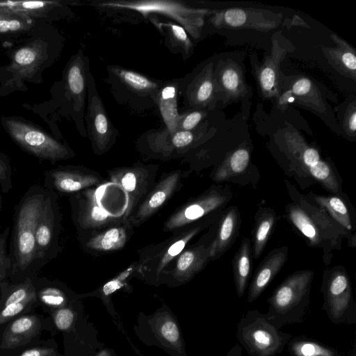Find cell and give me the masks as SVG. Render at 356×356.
<instances>
[{"label":"cell","mask_w":356,"mask_h":356,"mask_svg":"<svg viewBox=\"0 0 356 356\" xmlns=\"http://www.w3.org/2000/svg\"><path fill=\"white\" fill-rule=\"evenodd\" d=\"M284 182L292 201L285 207L288 220L306 238L310 247L322 249L326 265L332 259V251L341 248L343 239H347L349 246L355 247V239L322 208L300 193L290 181Z\"/></svg>","instance_id":"1"},{"label":"cell","mask_w":356,"mask_h":356,"mask_svg":"<svg viewBox=\"0 0 356 356\" xmlns=\"http://www.w3.org/2000/svg\"><path fill=\"white\" fill-rule=\"evenodd\" d=\"M46 195L42 186H31L15 207L8 250L12 261L11 282L37 277L33 273L35 234Z\"/></svg>","instance_id":"2"},{"label":"cell","mask_w":356,"mask_h":356,"mask_svg":"<svg viewBox=\"0 0 356 356\" xmlns=\"http://www.w3.org/2000/svg\"><path fill=\"white\" fill-rule=\"evenodd\" d=\"M286 161L285 174L295 179L302 189L317 183L334 195H343L341 179L334 166L321 158L318 150L307 144L296 131H286L280 145Z\"/></svg>","instance_id":"3"},{"label":"cell","mask_w":356,"mask_h":356,"mask_svg":"<svg viewBox=\"0 0 356 356\" xmlns=\"http://www.w3.org/2000/svg\"><path fill=\"white\" fill-rule=\"evenodd\" d=\"M314 272L298 270L288 276L267 300L266 318L277 328L302 323L306 313Z\"/></svg>","instance_id":"4"},{"label":"cell","mask_w":356,"mask_h":356,"mask_svg":"<svg viewBox=\"0 0 356 356\" xmlns=\"http://www.w3.org/2000/svg\"><path fill=\"white\" fill-rule=\"evenodd\" d=\"M237 339L252 356L275 355L283 351L291 335L273 325L258 310H250L237 325Z\"/></svg>","instance_id":"5"},{"label":"cell","mask_w":356,"mask_h":356,"mask_svg":"<svg viewBox=\"0 0 356 356\" xmlns=\"http://www.w3.org/2000/svg\"><path fill=\"white\" fill-rule=\"evenodd\" d=\"M2 122L13 140L40 160L54 163L73 156L68 147L31 123L14 118H4Z\"/></svg>","instance_id":"6"},{"label":"cell","mask_w":356,"mask_h":356,"mask_svg":"<svg viewBox=\"0 0 356 356\" xmlns=\"http://www.w3.org/2000/svg\"><path fill=\"white\" fill-rule=\"evenodd\" d=\"M100 6L131 10L144 16L151 13L166 15L179 23L194 39L200 36L205 16L213 14L215 11L194 8L181 2L166 0L113 1L102 3Z\"/></svg>","instance_id":"7"},{"label":"cell","mask_w":356,"mask_h":356,"mask_svg":"<svg viewBox=\"0 0 356 356\" xmlns=\"http://www.w3.org/2000/svg\"><path fill=\"white\" fill-rule=\"evenodd\" d=\"M321 291L324 299L323 309L332 323H355L356 309L351 282L343 267L337 266L325 270Z\"/></svg>","instance_id":"8"},{"label":"cell","mask_w":356,"mask_h":356,"mask_svg":"<svg viewBox=\"0 0 356 356\" xmlns=\"http://www.w3.org/2000/svg\"><path fill=\"white\" fill-rule=\"evenodd\" d=\"M58 197L55 192L47 191L42 211L37 224L33 264V273L36 276L41 268L54 259L60 251L61 214Z\"/></svg>","instance_id":"9"},{"label":"cell","mask_w":356,"mask_h":356,"mask_svg":"<svg viewBox=\"0 0 356 356\" xmlns=\"http://www.w3.org/2000/svg\"><path fill=\"white\" fill-rule=\"evenodd\" d=\"M211 22L217 28L251 29L269 31L280 25L282 13L252 8H230L215 10Z\"/></svg>","instance_id":"10"},{"label":"cell","mask_w":356,"mask_h":356,"mask_svg":"<svg viewBox=\"0 0 356 356\" xmlns=\"http://www.w3.org/2000/svg\"><path fill=\"white\" fill-rule=\"evenodd\" d=\"M272 39L269 55L265 56L261 65H253V72L261 95L266 99H278L282 88L281 62L294 47L289 40L281 35Z\"/></svg>","instance_id":"11"},{"label":"cell","mask_w":356,"mask_h":356,"mask_svg":"<svg viewBox=\"0 0 356 356\" xmlns=\"http://www.w3.org/2000/svg\"><path fill=\"white\" fill-rule=\"evenodd\" d=\"M232 197V193L228 189L213 186L200 197L187 203L172 215L165 224V229L170 231L179 228L222 209Z\"/></svg>","instance_id":"12"},{"label":"cell","mask_w":356,"mask_h":356,"mask_svg":"<svg viewBox=\"0 0 356 356\" xmlns=\"http://www.w3.org/2000/svg\"><path fill=\"white\" fill-rule=\"evenodd\" d=\"M33 278L16 283L8 280L0 284V327L39 304Z\"/></svg>","instance_id":"13"},{"label":"cell","mask_w":356,"mask_h":356,"mask_svg":"<svg viewBox=\"0 0 356 356\" xmlns=\"http://www.w3.org/2000/svg\"><path fill=\"white\" fill-rule=\"evenodd\" d=\"M281 93L277 106L285 110L289 103L295 102L316 112L324 113L327 108L322 95L316 84L303 76H288L282 74Z\"/></svg>","instance_id":"14"},{"label":"cell","mask_w":356,"mask_h":356,"mask_svg":"<svg viewBox=\"0 0 356 356\" xmlns=\"http://www.w3.org/2000/svg\"><path fill=\"white\" fill-rule=\"evenodd\" d=\"M99 177L73 166H58L44 174L43 187L58 194H72L96 185Z\"/></svg>","instance_id":"15"},{"label":"cell","mask_w":356,"mask_h":356,"mask_svg":"<svg viewBox=\"0 0 356 356\" xmlns=\"http://www.w3.org/2000/svg\"><path fill=\"white\" fill-rule=\"evenodd\" d=\"M213 74L217 98L224 103L240 99L248 94L244 72L234 60H219Z\"/></svg>","instance_id":"16"},{"label":"cell","mask_w":356,"mask_h":356,"mask_svg":"<svg viewBox=\"0 0 356 356\" xmlns=\"http://www.w3.org/2000/svg\"><path fill=\"white\" fill-rule=\"evenodd\" d=\"M73 219L81 229L97 228L117 221L115 216L102 208L94 191H83L71 198Z\"/></svg>","instance_id":"17"},{"label":"cell","mask_w":356,"mask_h":356,"mask_svg":"<svg viewBox=\"0 0 356 356\" xmlns=\"http://www.w3.org/2000/svg\"><path fill=\"white\" fill-rule=\"evenodd\" d=\"M41 318L24 314L10 321L0 336V350H14L37 338L42 330Z\"/></svg>","instance_id":"18"},{"label":"cell","mask_w":356,"mask_h":356,"mask_svg":"<svg viewBox=\"0 0 356 356\" xmlns=\"http://www.w3.org/2000/svg\"><path fill=\"white\" fill-rule=\"evenodd\" d=\"M110 178L124 191L127 203L126 215H129L147 191L150 181L148 170L143 167L121 168L112 170Z\"/></svg>","instance_id":"19"},{"label":"cell","mask_w":356,"mask_h":356,"mask_svg":"<svg viewBox=\"0 0 356 356\" xmlns=\"http://www.w3.org/2000/svg\"><path fill=\"white\" fill-rule=\"evenodd\" d=\"M289 248L281 247L272 250L255 271L248 293V301L255 300L273 281L288 258Z\"/></svg>","instance_id":"20"},{"label":"cell","mask_w":356,"mask_h":356,"mask_svg":"<svg viewBox=\"0 0 356 356\" xmlns=\"http://www.w3.org/2000/svg\"><path fill=\"white\" fill-rule=\"evenodd\" d=\"M181 174L173 172L163 177L130 218L133 225H138L157 211L178 186Z\"/></svg>","instance_id":"21"},{"label":"cell","mask_w":356,"mask_h":356,"mask_svg":"<svg viewBox=\"0 0 356 356\" xmlns=\"http://www.w3.org/2000/svg\"><path fill=\"white\" fill-rule=\"evenodd\" d=\"M240 223V212L236 207L230 206L222 212L216 234L209 244L210 260L220 258L231 248L238 236Z\"/></svg>","instance_id":"22"},{"label":"cell","mask_w":356,"mask_h":356,"mask_svg":"<svg viewBox=\"0 0 356 356\" xmlns=\"http://www.w3.org/2000/svg\"><path fill=\"white\" fill-rule=\"evenodd\" d=\"M148 333H152L153 343L163 348L181 350L183 346L181 332L175 317L168 312H156L147 319Z\"/></svg>","instance_id":"23"},{"label":"cell","mask_w":356,"mask_h":356,"mask_svg":"<svg viewBox=\"0 0 356 356\" xmlns=\"http://www.w3.org/2000/svg\"><path fill=\"white\" fill-rule=\"evenodd\" d=\"M209 243H202L183 250L177 257L172 277L179 282L188 281L210 260Z\"/></svg>","instance_id":"24"},{"label":"cell","mask_w":356,"mask_h":356,"mask_svg":"<svg viewBox=\"0 0 356 356\" xmlns=\"http://www.w3.org/2000/svg\"><path fill=\"white\" fill-rule=\"evenodd\" d=\"M334 47L321 46L328 63L344 76L356 80V52L355 49L336 33L330 35Z\"/></svg>","instance_id":"25"},{"label":"cell","mask_w":356,"mask_h":356,"mask_svg":"<svg viewBox=\"0 0 356 356\" xmlns=\"http://www.w3.org/2000/svg\"><path fill=\"white\" fill-rule=\"evenodd\" d=\"M315 204L322 208L334 220L339 224L353 238L355 239V215H352L350 205L341 195H321L310 192L305 195Z\"/></svg>","instance_id":"26"},{"label":"cell","mask_w":356,"mask_h":356,"mask_svg":"<svg viewBox=\"0 0 356 356\" xmlns=\"http://www.w3.org/2000/svg\"><path fill=\"white\" fill-rule=\"evenodd\" d=\"M44 46L38 40L17 49L13 55L10 68L19 78H31L44 62Z\"/></svg>","instance_id":"27"},{"label":"cell","mask_w":356,"mask_h":356,"mask_svg":"<svg viewBox=\"0 0 356 356\" xmlns=\"http://www.w3.org/2000/svg\"><path fill=\"white\" fill-rule=\"evenodd\" d=\"M251 157L250 148L241 145L229 152L214 171L212 178L216 183L235 181L248 170Z\"/></svg>","instance_id":"28"},{"label":"cell","mask_w":356,"mask_h":356,"mask_svg":"<svg viewBox=\"0 0 356 356\" xmlns=\"http://www.w3.org/2000/svg\"><path fill=\"white\" fill-rule=\"evenodd\" d=\"M277 221V215L270 207H260L256 212L252 230L253 259H258L262 254L274 231Z\"/></svg>","instance_id":"29"},{"label":"cell","mask_w":356,"mask_h":356,"mask_svg":"<svg viewBox=\"0 0 356 356\" xmlns=\"http://www.w3.org/2000/svg\"><path fill=\"white\" fill-rule=\"evenodd\" d=\"M89 123L92 139L99 149H104L110 142L111 129L101 99L90 95L89 102Z\"/></svg>","instance_id":"30"},{"label":"cell","mask_w":356,"mask_h":356,"mask_svg":"<svg viewBox=\"0 0 356 356\" xmlns=\"http://www.w3.org/2000/svg\"><path fill=\"white\" fill-rule=\"evenodd\" d=\"M236 293L243 296L252 272V252L250 241L243 238L232 261Z\"/></svg>","instance_id":"31"},{"label":"cell","mask_w":356,"mask_h":356,"mask_svg":"<svg viewBox=\"0 0 356 356\" xmlns=\"http://www.w3.org/2000/svg\"><path fill=\"white\" fill-rule=\"evenodd\" d=\"M39 302L51 309L68 307L70 296L67 289L60 282L47 278H33Z\"/></svg>","instance_id":"32"},{"label":"cell","mask_w":356,"mask_h":356,"mask_svg":"<svg viewBox=\"0 0 356 356\" xmlns=\"http://www.w3.org/2000/svg\"><path fill=\"white\" fill-rule=\"evenodd\" d=\"M213 72V65L210 63L194 81L190 95L193 105L200 107L214 105L218 98Z\"/></svg>","instance_id":"33"},{"label":"cell","mask_w":356,"mask_h":356,"mask_svg":"<svg viewBox=\"0 0 356 356\" xmlns=\"http://www.w3.org/2000/svg\"><path fill=\"white\" fill-rule=\"evenodd\" d=\"M127 230L122 226H115L91 237L86 245L98 251H113L124 247L127 241Z\"/></svg>","instance_id":"34"},{"label":"cell","mask_w":356,"mask_h":356,"mask_svg":"<svg viewBox=\"0 0 356 356\" xmlns=\"http://www.w3.org/2000/svg\"><path fill=\"white\" fill-rule=\"evenodd\" d=\"M159 108L169 133L173 134L177 130L180 119L177 111V89L174 86H167L161 90Z\"/></svg>","instance_id":"35"},{"label":"cell","mask_w":356,"mask_h":356,"mask_svg":"<svg viewBox=\"0 0 356 356\" xmlns=\"http://www.w3.org/2000/svg\"><path fill=\"white\" fill-rule=\"evenodd\" d=\"M202 229L201 226L195 227L170 242L168 247L164 248L159 254L156 260V275L159 276L165 266L176 258L184 249L186 244Z\"/></svg>","instance_id":"36"},{"label":"cell","mask_w":356,"mask_h":356,"mask_svg":"<svg viewBox=\"0 0 356 356\" xmlns=\"http://www.w3.org/2000/svg\"><path fill=\"white\" fill-rule=\"evenodd\" d=\"M33 26L31 18L7 6L0 7V33H18Z\"/></svg>","instance_id":"37"},{"label":"cell","mask_w":356,"mask_h":356,"mask_svg":"<svg viewBox=\"0 0 356 356\" xmlns=\"http://www.w3.org/2000/svg\"><path fill=\"white\" fill-rule=\"evenodd\" d=\"M67 86L78 106H82L86 90V78L80 57L70 65L67 72Z\"/></svg>","instance_id":"38"},{"label":"cell","mask_w":356,"mask_h":356,"mask_svg":"<svg viewBox=\"0 0 356 356\" xmlns=\"http://www.w3.org/2000/svg\"><path fill=\"white\" fill-rule=\"evenodd\" d=\"M290 352L293 356H337L332 349L307 339L293 341Z\"/></svg>","instance_id":"39"},{"label":"cell","mask_w":356,"mask_h":356,"mask_svg":"<svg viewBox=\"0 0 356 356\" xmlns=\"http://www.w3.org/2000/svg\"><path fill=\"white\" fill-rule=\"evenodd\" d=\"M115 73L129 88L136 92H149L157 88L155 82L138 72L118 68Z\"/></svg>","instance_id":"40"},{"label":"cell","mask_w":356,"mask_h":356,"mask_svg":"<svg viewBox=\"0 0 356 356\" xmlns=\"http://www.w3.org/2000/svg\"><path fill=\"white\" fill-rule=\"evenodd\" d=\"M56 4V1H8L6 6L31 18L44 15Z\"/></svg>","instance_id":"41"},{"label":"cell","mask_w":356,"mask_h":356,"mask_svg":"<svg viewBox=\"0 0 356 356\" xmlns=\"http://www.w3.org/2000/svg\"><path fill=\"white\" fill-rule=\"evenodd\" d=\"M10 232L9 226L0 229V284L9 280L12 273V261L7 248Z\"/></svg>","instance_id":"42"},{"label":"cell","mask_w":356,"mask_h":356,"mask_svg":"<svg viewBox=\"0 0 356 356\" xmlns=\"http://www.w3.org/2000/svg\"><path fill=\"white\" fill-rule=\"evenodd\" d=\"M136 268L137 266L136 265H132L124 271L121 272L113 279L106 282L101 289V294L102 296L108 297L116 291L123 287L131 275L136 270Z\"/></svg>","instance_id":"43"},{"label":"cell","mask_w":356,"mask_h":356,"mask_svg":"<svg viewBox=\"0 0 356 356\" xmlns=\"http://www.w3.org/2000/svg\"><path fill=\"white\" fill-rule=\"evenodd\" d=\"M0 188L4 193L13 188V168L9 158L0 152Z\"/></svg>","instance_id":"44"},{"label":"cell","mask_w":356,"mask_h":356,"mask_svg":"<svg viewBox=\"0 0 356 356\" xmlns=\"http://www.w3.org/2000/svg\"><path fill=\"white\" fill-rule=\"evenodd\" d=\"M52 316L56 327L61 331L70 330L75 319L74 312L70 307L55 309Z\"/></svg>","instance_id":"45"},{"label":"cell","mask_w":356,"mask_h":356,"mask_svg":"<svg viewBox=\"0 0 356 356\" xmlns=\"http://www.w3.org/2000/svg\"><path fill=\"white\" fill-rule=\"evenodd\" d=\"M159 24L166 28L171 37L186 50H190L192 48V42L188 38L186 30L181 26L170 22L159 23Z\"/></svg>","instance_id":"46"},{"label":"cell","mask_w":356,"mask_h":356,"mask_svg":"<svg viewBox=\"0 0 356 356\" xmlns=\"http://www.w3.org/2000/svg\"><path fill=\"white\" fill-rule=\"evenodd\" d=\"M204 113L201 111H194L180 117L177 130L191 131L204 118Z\"/></svg>","instance_id":"47"},{"label":"cell","mask_w":356,"mask_h":356,"mask_svg":"<svg viewBox=\"0 0 356 356\" xmlns=\"http://www.w3.org/2000/svg\"><path fill=\"white\" fill-rule=\"evenodd\" d=\"M343 127L346 133L350 136H355L356 131V104L353 101L348 105L346 110L344 119L343 122Z\"/></svg>","instance_id":"48"},{"label":"cell","mask_w":356,"mask_h":356,"mask_svg":"<svg viewBox=\"0 0 356 356\" xmlns=\"http://www.w3.org/2000/svg\"><path fill=\"white\" fill-rule=\"evenodd\" d=\"M194 140L195 136L191 131L177 130L172 134L171 144L172 147L181 149L189 146Z\"/></svg>","instance_id":"49"},{"label":"cell","mask_w":356,"mask_h":356,"mask_svg":"<svg viewBox=\"0 0 356 356\" xmlns=\"http://www.w3.org/2000/svg\"><path fill=\"white\" fill-rule=\"evenodd\" d=\"M58 350L54 347L39 346L30 348L17 356H58Z\"/></svg>","instance_id":"50"},{"label":"cell","mask_w":356,"mask_h":356,"mask_svg":"<svg viewBox=\"0 0 356 356\" xmlns=\"http://www.w3.org/2000/svg\"><path fill=\"white\" fill-rule=\"evenodd\" d=\"M226 356H242V347L236 344L229 350Z\"/></svg>","instance_id":"51"},{"label":"cell","mask_w":356,"mask_h":356,"mask_svg":"<svg viewBox=\"0 0 356 356\" xmlns=\"http://www.w3.org/2000/svg\"><path fill=\"white\" fill-rule=\"evenodd\" d=\"M96 356H114V354L109 350L104 349L97 353Z\"/></svg>","instance_id":"52"},{"label":"cell","mask_w":356,"mask_h":356,"mask_svg":"<svg viewBox=\"0 0 356 356\" xmlns=\"http://www.w3.org/2000/svg\"><path fill=\"white\" fill-rule=\"evenodd\" d=\"M3 208V200L1 197V195L0 193V211L2 210Z\"/></svg>","instance_id":"53"},{"label":"cell","mask_w":356,"mask_h":356,"mask_svg":"<svg viewBox=\"0 0 356 356\" xmlns=\"http://www.w3.org/2000/svg\"><path fill=\"white\" fill-rule=\"evenodd\" d=\"M270 356H275V355H270Z\"/></svg>","instance_id":"54"}]
</instances>
